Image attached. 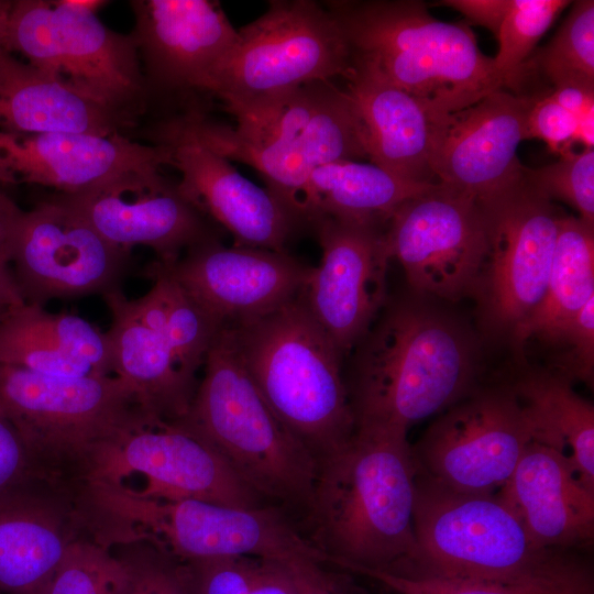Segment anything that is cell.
Wrapping results in <instances>:
<instances>
[{
  "mask_svg": "<svg viewBox=\"0 0 594 594\" xmlns=\"http://www.w3.org/2000/svg\"><path fill=\"white\" fill-rule=\"evenodd\" d=\"M541 548L570 551L594 538V491L559 452L530 441L496 492Z\"/></svg>",
  "mask_w": 594,
  "mask_h": 594,
  "instance_id": "d4e9b609",
  "label": "cell"
},
{
  "mask_svg": "<svg viewBox=\"0 0 594 594\" xmlns=\"http://www.w3.org/2000/svg\"><path fill=\"white\" fill-rule=\"evenodd\" d=\"M234 118L235 127L224 125L190 108L154 132L193 139L254 168L298 220H306L304 190L317 167L367 158L354 105L331 81L306 84Z\"/></svg>",
  "mask_w": 594,
  "mask_h": 594,
  "instance_id": "3957f363",
  "label": "cell"
},
{
  "mask_svg": "<svg viewBox=\"0 0 594 594\" xmlns=\"http://www.w3.org/2000/svg\"><path fill=\"white\" fill-rule=\"evenodd\" d=\"M550 97L568 110L576 120V142L584 148L594 145V89L579 86L552 88Z\"/></svg>",
  "mask_w": 594,
  "mask_h": 594,
  "instance_id": "f6af8a7d",
  "label": "cell"
},
{
  "mask_svg": "<svg viewBox=\"0 0 594 594\" xmlns=\"http://www.w3.org/2000/svg\"><path fill=\"white\" fill-rule=\"evenodd\" d=\"M345 91L363 127L367 158L407 180L432 184L431 164L446 119L403 89L350 64Z\"/></svg>",
  "mask_w": 594,
  "mask_h": 594,
  "instance_id": "484cf974",
  "label": "cell"
},
{
  "mask_svg": "<svg viewBox=\"0 0 594 594\" xmlns=\"http://www.w3.org/2000/svg\"><path fill=\"white\" fill-rule=\"evenodd\" d=\"M102 298L111 312L106 333L113 375L131 391L145 415L168 422L180 420L189 410L198 383L184 374L163 333L138 317L121 289Z\"/></svg>",
  "mask_w": 594,
  "mask_h": 594,
  "instance_id": "4316f807",
  "label": "cell"
},
{
  "mask_svg": "<svg viewBox=\"0 0 594 594\" xmlns=\"http://www.w3.org/2000/svg\"><path fill=\"white\" fill-rule=\"evenodd\" d=\"M358 65L446 119L504 89L494 57L466 23L433 18L413 0L328 1Z\"/></svg>",
  "mask_w": 594,
  "mask_h": 594,
  "instance_id": "277c9868",
  "label": "cell"
},
{
  "mask_svg": "<svg viewBox=\"0 0 594 594\" xmlns=\"http://www.w3.org/2000/svg\"><path fill=\"white\" fill-rule=\"evenodd\" d=\"M529 430L509 385L475 387L411 447L416 471L451 490L496 493L513 474Z\"/></svg>",
  "mask_w": 594,
  "mask_h": 594,
  "instance_id": "9a60e30c",
  "label": "cell"
},
{
  "mask_svg": "<svg viewBox=\"0 0 594 594\" xmlns=\"http://www.w3.org/2000/svg\"><path fill=\"white\" fill-rule=\"evenodd\" d=\"M305 561L312 560L257 559L252 594H300L299 565Z\"/></svg>",
  "mask_w": 594,
  "mask_h": 594,
  "instance_id": "bcb514c9",
  "label": "cell"
},
{
  "mask_svg": "<svg viewBox=\"0 0 594 594\" xmlns=\"http://www.w3.org/2000/svg\"><path fill=\"white\" fill-rule=\"evenodd\" d=\"M146 275L162 288L164 323L162 333L184 374L197 382L207 353L221 327L157 261Z\"/></svg>",
  "mask_w": 594,
  "mask_h": 594,
  "instance_id": "836d02e7",
  "label": "cell"
},
{
  "mask_svg": "<svg viewBox=\"0 0 594 594\" xmlns=\"http://www.w3.org/2000/svg\"><path fill=\"white\" fill-rule=\"evenodd\" d=\"M323 563L305 561L299 565L300 594H338L332 579L322 568Z\"/></svg>",
  "mask_w": 594,
  "mask_h": 594,
  "instance_id": "c3c4849f",
  "label": "cell"
},
{
  "mask_svg": "<svg viewBox=\"0 0 594 594\" xmlns=\"http://www.w3.org/2000/svg\"><path fill=\"white\" fill-rule=\"evenodd\" d=\"M109 548L123 566L118 594H191L186 561L163 544L135 539Z\"/></svg>",
  "mask_w": 594,
  "mask_h": 594,
  "instance_id": "8d00e7d4",
  "label": "cell"
},
{
  "mask_svg": "<svg viewBox=\"0 0 594 594\" xmlns=\"http://www.w3.org/2000/svg\"><path fill=\"white\" fill-rule=\"evenodd\" d=\"M85 534L63 484L32 477L0 491V594H38Z\"/></svg>",
  "mask_w": 594,
  "mask_h": 594,
  "instance_id": "cb8c5ba5",
  "label": "cell"
},
{
  "mask_svg": "<svg viewBox=\"0 0 594 594\" xmlns=\"http://www.w3.org/2000/svg\"><path fill=\"white\" fill-rule=\"evenodd\" d=\"M350 64L343 32L324 4L274 0L238 30L237 43L209 92L235 117L306 84L344 77Z\"/></svg>",
  "mask_w": 594,
  "mask_h": 594,
  "instance_id": "7c38bea8",
  "label": "cell"
},
{
  "mask_svg": "<svg viewBox=\"0 0 594 594\" xmlns=\"http://www.w3.org/2000/svg\"><path fill=\"white\" fill-rule=\"evenodd\" d=\"M43 477L15 429L0 416V491Z\"/></svg>",
  "mask_w": 594,
  "mask_h": 594,
  "instance_id": "7bdbcfd3",
  "label": "cell"
},
{
  "mask_svg": "<svg viewBox=\"0 0 594 594\" xmlns=\"http://www.w3.org/2000/svg\"><path fill=\"white\" fill-rule=\"evenodd\" d=\"M526 69H538L552 88L594 89V2L579 0L551 41Z\"/></svg>",
  "mask_w": 594,
  "mask_h": 594,
  "instance_id": "e575fe53",
  "label": "cell"
},
{
  "mask_svg": "<svg viewBox=\"0 0 594 594\" xmlns=\"http://www.w3.org/2000/svg\"><path fill=\"white\" fill-rule=\"evenodd\" d=\"M529 108L525 121V139H540L560 155L572 151L576 142L575 118L549 92L529 97Z\"/></svg>",
  "mask_w": 594,
  "mask_h": 594,
  "instance_id": "b9f144b4",
  "label": "cell"
},
{
  "mask_svg": "<svg viewBox=\"0 0 594 594\" xmlns=\"http://www.w3.org/2000/svg\"><path fill=\"white\" fill-rule=\"evenodd\" d=\"M228 328L255 387L319 469L352 439L355 420L343 356L309 311L302 293Z\"/></svg>",
  "mask_w": 594,
  "mask_h": 594,
  "instance_id": "5b68a950",
  "label": "cell"
},
{
  "mask_svg": "<svg viewBox=\"0 0 594 594\" xmlns=\"http://www.w3.org/2000/svg\"><path fill=\"white\" fill-rule=\"evenodd\" d=\"M24 212L0 189V292L15 305L24 304L11 272V260Z\"/></svg>",
  "mask_w": 594,
  "mask_h": 594,
  "instance_id": "ee69618b",
  "label": "cell"
},
{
  "mask_svg": "<svg viewBox=\"0 0 594 594\" xmlns=\"http://www.w3.org/2000/svg\"><path fill=\"white\" fill-rule=\"evenodd\" d=\"M594 298V226L562 215L544 296L515 331L518 351L530 340L552 344Z\"/></svg>",
  "mask_w": 594,
  "mask_h": 594,
  "instance_id": "4dcf8cb0",
  "label": "cell"
},
{
  "mask_svg": "<svg viewBox=\"0 0 594 594\" xmlns=\"http://www.w3.org/2000/svg\"><path fill=\"white\" fill-rule=\"evenodd\" d=\"M525 417L530 441L569 460L580 481L594 491V407L572 383L546 369L528 371L509 384Z\"/></svg>",
  "mask_w": 594,
  "mask_h": 594,
  "instance_id": "f546056e",
  "label": "cell"
},
{
  "mask_svg": "<svg viewBox=\"0 0 594 594\" xmlns=\"http://www.w3.org/2000/svg\"><path fill=\"white\" fill-rule=\"evenodd\" d=\"M398 177L373 163L336 161L317 167L304 190L306 221L322 216L386 223L407 199L431 188Z\"/></svg>",
  "mask_w": 594,
  "mask_h": 594,
  "instance_id": "1f68e13d",
  "label": "cell"
},
{
  "mask_svg": "<svg viewBox=\"0 0 594 594\" xmlns=\"http://www.w3.org/2000/svg\"><path fill=\"white\" fill-rule=\"evenodd\" d=\"M133 124L0 48V131L108 136Z\"/></svg>",
  "mask_w": 594,
  "mask_h": 594,
  "instance_id": "f1b7e54d",
  "label": "cell"
},
{
  "mask_svg": "<svg viewBox=\"0 0 594 594\" xmlns=\"http://www.w3.org/2000/svg\"><path fill=\"white\" fill-rule=\"evenodd\" d=\"M529 97L498 89L451 113L432 158L437 183L484 202L521 175L517 150L525 140Z\"/></svg>",
  "mask_w": 594,
  "mask_h": 594,
  "instance_id": "44dd1931",
  "label": "cell"
},
{
  "mask_svg": "<svg viewBox=\"0 0 594 594\" xmlns=\"http://www.w3.org/2000/svg\"><path fill=\"white\" fill-rule=\"evenodd\" d=\"M165 144L123 134L11 133L0 131V185L31 184L73 195L119 174L169 165Z\"/></svg>",
  "mask_w": 594,
  "mask_h": 594,
  "instance_id": "603a6c76",
  "label": "cell"
},
{
  "mask_svg": "<svg viewBox=\"0 0 594 594\" xmlns=\"http://www.w3.org/2000/svg\"><path fill=\"white\" fill-rule=\"evenodd\" d=\"M438 3L459 11L468 21L486 28L497 36L509 0H444Z\"/></svg>",
  "mask_w": 594,
  "mask_h": 594,
  "instance_id": "7dc6e473",
  "label": "cell"
},
{
  "mask_svg": "<svg viewBox=\"0 0 594 594\" xmlns=\"http://www.w3.org/2000/svg\"><path fill=\"white\" fill-rule=\"evenodd\" d=\"M132 34L143 63L147 92H209L238 40L217 2L138 0Z\"/></svg>",
  "mask_w": 594,
  "mask_h": 594,
  "instance_id": "ffe728a7",
  "label": "cell"
},
{
  "mask_svg": "<svg viewBox=\"0 0 594 594\" xmlns=\"http://www.w3.org/2000/svg\"><path fill=\"white\" fill-rule=\"evenodd\" d=\"M11 7H12V1L0 0V48H3L2 46H3L6 26H7L8 16H9Z\"/></svg>",
  "mask_w": 594,
  "mask_h": 594,
  "instance_id": "681fc988",
  "label": "cell"
},
{
  "mask_svg": "<svg viewBox=\"0 0 594 594\" xmlns=\"http://www.w3.org/2000/svg\"><path fill=\"white\" fill-rule=\"evenodd\" d=\"M109 110L135 122L148 92L132 34L107 28L95 12L65 0H15L3 46Z\"/></svg>",
  "mask_w": 594,
  "mask_h": 594,
  "instance_id": "30bf717a",
  "label": "cell"
},
{
  "mask_svg": "<svg viewBox=\"0 0 594 594\" xmlns=\"http://www.w3.org/2000/svg\"><path fill=\"white\" fill-rule=\"evenodd\" d=\"M0 416L41 475L64 483L96 444L147 415L114 375L56 376L0 363Z\"/></svg>",
  "mask_w": 594,
  "mask_h": 594,
  "instance_id": "9c48e42d",
  "label": "cell"
},
{
  "mask_svg": "<svg viewBox=\"0 0 594 594\" xmlns=\"http://www.w3.org/2000/svg\"><path fill=\"white\" fill-rule=\"evenodd\" d=\"M151 499L267 505L205 440L180 424L144 416L96 444L66 480Z\"/></svg>",
  "mask_w": 594,
  "mask_h": 594,
  "instance_id": "8fae6325",
  "label": "cell"
},
{
  "mask_svg": "<svg viewBox=\"0 0 594 594\" xmlns=\"http://www.w3.org/2000/svg\"><path fill=\"white\" fill-rule=\"evenodd\" d=\"M65 2L74 8L95 12L108 1L102 0H65Z\"/></svg>",
  "mask_w": 594,
  "mask_h": 594,
  "instance_id": "f907efd6",
  "label": "cell"
},
{
  "mask_svg": "<svg viewBox=\"0 0 594 594\" xmlns=\"http://www.w3.org/2000/svg\"><path fill=\"white\" fill-rule=\"evenodd\" d=\"M353 350L345 385L355 430L407 435L477 387L474 333L420 296L387 300Z\"/></svg>",
  "mask_w": 594,
  "mask_h": 594,
  "instance_id": "6da1fadb",
  "label": "cell"
},
{
  "mask_svg": "<svg viewBox=\"0 0 594 594\" xmlns=\"http://www.w3.org/2000/svg\"><path fill=\"white\" fill-rule=\"evenodd\" d=\"M0 363L56 376L113 375L106 332L79 316L28 304L0 322Z\"/></svg>",
  "mask_w": 594,
  "mask_h": 594,
  "instance_id": "83f0119b",
  "label": "cell"
},
{
  "mask_svg": "<svg viewBox=\"0 0 594 594\" xmlns=\"http://www.w3.org/2000/svg\"><path fill=\"white\" fill-rule=\"evenodd\" d=\"M122 580L123 566L112 550L85 534L38 594H118Z\"/></svg>",
  "mask_w": 594,
  "mask_h": 594,
  "instance_id": "74e56055",
  "label": "cell"
},
{
  "mask_svg": "<svg viewBox=\"0 0 594 594\" xmlns=\"http://www.w3.org/2000/svg\"><path fill=\"white\" fill-rule=\"evenodd\" d=\"M321 260L302 292L306 305L342 356L370 330L387 298V253L377 221L322 216L312 222Z\"/></svg>",
  "mask_w": 594,
  "mask_h": 594,
  "instance_id": "e0dca14e",
  "label": "cell"
},
{
  "mask_svg": "<svg viewBox=\"0 0 594 594\" xmlns=\"http://www.w3.org/2000/svg\"><path fill=\"white\" fill-rule=\"evenodd\" d=\"M202 369L189 410L176 422L208 442L266 503L304 517L318 464L255 387L228 327L216 336Z\"/></svg>",
  "mask_w": 594,
  "mask_h": 594,
  "instance_id": "8992f818",
  "label": "cell"
},
{
  "mask_svg": "<svg viewBox=\"0 0 594 594\" xmlns=\"http://www.w3.org/2000/svg\"><path fill=\"white\" fill-rule=\"evenodd\" d=\"M16 306H20V305H15L2 292H0V322L9 312V310Z\"/></svg>",
  "mask_w": 594,
  "mask_h": 594,
  "instance_id": "816d5d0a",
  "label": "cell"
},
{
  "mask_svg": "<svg viewBox=\"0 0 594 594\" xmlns=\"http://www.w3.org/2000/svg\"><path fill=\"white\" fill-rule=\"evenodd\" d=\"M130 252L102 238L77 210L57 196L25 211L11 272L24 304L108 295L120 289Z\"/></svg>",
  "mask_w": 594,
  "mask_h": 594,
  "instance_id": "2e32d148",
  "label": "cell"
},
{
  "mask_svg": "<svg viewBox=\"0 0 594 594\" xmlns=\"http://www.w3.org/2000/svg\"><path fill=\"white\" fill-rule=\"evenodd\" d=\"M154 141L169 147V165L180 173V194L222 226L233 237L234 245L285 252L299 220L274 193L254 184L231 161L193 139L154 133Z\"/></svg>",
  "mask_w": 594,
  "mask_h": 594,
  "instance_id": "7402d4cb",
  "label": "cell"
},
{
  "mask_svg": "<svg viewBox=\"0 0 594 594\" xmlns=\"http://www.w3.org/2000/svg\"><path fill=\"white\" fill-rule=\"evenodd\" d=\"M185 561L191 594H252L256 558L209 557Z\"/></svg>",
  "mask_w": 594,
  "mask_h": 594,
  "instance_id": "60d3db41",
  "label": "cell"
},
{
  "mask_svg": "<svg viewBox=\"0 0 594 594\" xmlns=\"http://www.w3.org/2000/svg\"><path fill=\"white\" fill-rule=\"evenodd\" d=\"M571 3L568 0H509L496 38L495 66L505 87L517 91L521 86L524 65L538 41L558 15Z\"/></svg>",
  "mask_w": 594,
  "mask_h": 594,
  "instance_id": "d590c367",
  "label": "cell"
},
{
  "mask_svg": "<svg viewBox=\"0 0 594 594\" xmlns=\"http://www.w3.org/2000/svg\"><path fill=\"white\" fill-rule=\"evenodd\" d=\"M57 197L109 243L129 252L147 246L164 264L217 238L207 217L161 174V167L128 170L85 191Z\"/></svg>",
  "mask_w": 594,
  "mask_h": 594,
  "instance_id": "ac0fdd59",
  "label": "cell"
},
{
  "mask_svg": "<svg viewBox=\"0 0 594 594\" xmlns=\"http://www.w3.org/2000/svg\"><path fill=\"white\" fill-rule=\"evenodd\" d=\"M550 366L546 370L569 382L593 384L594 298L581 309L571 324L549 345Z\"/></svg>",
  "mask_w": 594,
  "mask_h": 594,
  "instance_id": "ab89813d",
  "label": "cell"
},
{
  "mask_svg": "<svg viewBox=\"0 0 594 594\" xmlns=\"http://www.w3.org/2000/svg\"><path fill=\"white\" fill-rule=\"evenodd\" d=\"M397 594H593L590 572L574 558L553 569L510 581L407 575L342 564Z\"/></svg>",
  "mask_w": 594,
  "mask_h": 594,
  "instance_id": "d6a6232c",
  "label": "cell"
},
{
  "mask_svg": "<svg viewBox=\"0 0 594 594\" xmlns=\"http://www.w3.org/2000/svg\"><path fill=\"white\" fill-rule=\"evenodd\" d=\"M75 498L87 532L108 548L148 539L184 560L249 557L326 563L289 515L271 504L243 508L200 499H151L92 485L76 487Z\"/></svg>",
  "mask_w": 594,
  "mask_h": 594,
  "instance_id": "52a82bcc",
  "label": "cell"
},
{
  "mask_svg": "<svg viewBox=\"0 0 594 594\" xmlns=\"http://www.w3.org/2000/svg\"><path fill=\"white\" fill-rule=\"evenodd\" d=\"M384 229L387 253L420 297L474 296L488 246L483 205L436 183L400 204Z\"/></svg>",
  "mask_w": 594,
  "mask_h": 594,
  "instance_id": "5bb4252c",
  "label": "cell"
},
{
  "mask_svg": "<svg viewBox=\"0 0 594 594\" xmlns=\"http://www.w3.org/2000/svg\"><path fill=\"white\" fill-rule=\"evenodd\" d=\"M407 435L355 430L320 464L305 537L334 565L407 573L418 559Z\"/></svg>",
  "mask_w": 594,
  "mask_h": 594,
  "instance_id": "7a4b0ae2",
  "label": "cell"
},
{
  "mask_svg": "<svg viewBox=\"0 0 594 594\" xmlns=\"http://www.w3.org/2000/svg\"><path fill=\"white\" fill-rule=\"evenodd\" d=\"M481 204L488 246L473 297L484 331L512 339L544 296L562 213L522 168L513 185Z\"/></svg>",
  "mask_w": 594,
  "mask_h": 594,
  "instance_id": "4fadbf2b",
  "label": "cell"
},
{
  "mask_svg": "<svg viewBox=\"0 0 594 594\" xmlns=\"http://www.w3.org/2000/svg\"><path fill=\"white\" fill-rule=\"evenodd\" d=\"M522 176L539 194L574 208L579 218L594 226V150L570 151L540 168L522 165Z\"/></svg>",
  "mask_w": 594,
  "mask_h": 594,
  "instance_id": "f35d334b",
  "label": "cell"
},
{
  "mask_svg": "<svg viewBox=\"0 0 594 594\" xmlns=\"http://www.w3.org/2000/svg\"><path fill=\"white\" fill-rule=\"evenodd\" d=\"M414 530L419 559L407 575L510 581L573 559L539 547L496 493L458 492L417 471Z\"/></svg>",
  "mask_w": 594,
  "mask_h": 594,
  "instance_id": "ba28073f",
  "label": "cell"
},
{
  "mask_svg": "<svg viewBox=\"0 0 594 594\" xmlns=\"http://www.w3.org/2000/svg\"><path fill=\"white\" fill-rule=\"evenodd\" d=\"M161 264L221 327L258 318L293 300L312 272L286 251L224 246L217 238L172 264Z\"/></svg>",
  "mask_w": 594,
  "mask_h": 594,
  "instance_id": "d6986e66",
  "label": "cell"
}]
</instances>
